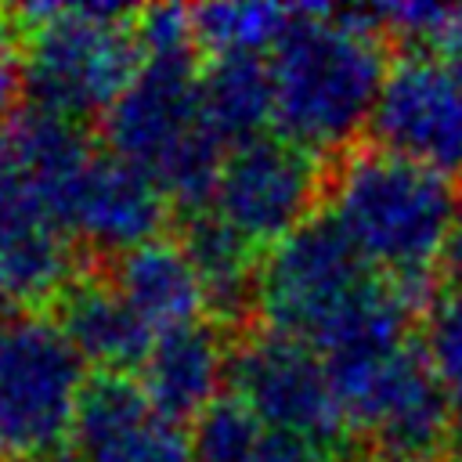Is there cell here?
<instances>
[{"label":"cell","mask_w":462,"mask_h":462,"mask_svg":"<svg viewBox=\"0 0 462 462\" xmlns=\"http://www.w3.org/2000/svg\"><path fill=\"white\" fill-rule=\"evenodd\" d=\"M328 173L307 148L263 134L227 148L213 184V209L260 256L318 213Z\"/></svg>","instance_id":"cell-10"},{"label":"cell","mask_w":462,"mask_h":462,"mask_svg":"<svg viewBox=\"0 0 462 462\" xmlns=\"http://www.w3.org/2000/svg\"><path fill=\"white\" fill-rule=\"evenodd\" d=\"M231 393H238L271 433L300 437L346 458L350 426L332 372L318 350L274 328H245L231 343Z\"/></svg>","instance_id":"cell-7"},{"label":"cell","mask_w":462,"mask_h":462,"mask_svg":"<svg viewBox=\"0 0 462 462\" xmlns=\"http://www.w3.org/2000/svg\"><path fill=\"white\" fill-rule=\"evenodd\" d=\"M249 462H343V455H332L325 448H314L300 437H285V433H267V440L260 444V451Z\"/></svg>","instance_id":"cell-23"},{"label":"cell","mask_w":462,"mask_h":462,"mask_svg":"<svg viewBox=\"0 0 462 462\" xmlns=\"http://www.w3.org/2000/svg\"><path fill=\"white\" fill-rule=\"evenodd\" d=\"M426 354L440 379L448 419H451V444L462 455V292H437L426 318Z\"/></svg>","instance_id":"cell-21"},{"label":"cell","mask_w":462,"mask_h":462,"mask_svg":"<svg viewBox=\"0 0 462 462\" xmlns=\"http://www.w3.org/2000/svg\"><path fill=\"white\" fill-rule=\"evenodd\" d=\"M383 282L321 209L260 256L256 310L263 328L318 350Z\"/></svg>","instance_id":"cell-6"},{"label":"cell","mask_w":462,"mask_h":462,"mask_svg":"<svg viewBox=\"0 0 462 462\" xmlns=\"http://www.w3.org/2000/svg\"><path fill=\"white\" fill-rule=\"evenodd\" d=\"M22 90V40L11 14H0V119L14 108Z\"/></svg>","instance_id":"cell-22"},{"label":"cell","mask_w":462,"mask_h":462,"mask_svg":"<svg viewBox=\"0 0 462 462\" xmlns=\"http://www.w3.org/2000/svg\"><path fill=\"white\" fill-rule=\"evenodd\" d=\"M437 462H462V458H437Z\"/></svg>","instance_id":"cell-25"},{"label":"cell","mask_w":462,"mask_h":462,"mask_svg":"<svg viewBox=\"0 0 462 462\" xmlns=\"http://www.w3.org/2000/svg\"><path fill=\"white\" fill-rule=\"evenodd\" d=\"M170 209V199L141 170L116 159L112 152H97L51 213L72 242H83L94 256L112 260L126 249L162 238Z\"/></svg>","instance_id":"cell-12"},{"label":"cell","mask_w":462,"mask_h":462,"mask_svg":"<svg viewBox=\"0 0 462 462\" xmlns=\"http://www.w3.org/2000/svg\"><path fill=\"white\" fill-rule=\"evenodd\" d=\"M440 292H462V202H458V213H455V224L448 231L444 256H440Z\"/></svg>","instance_id":"cell-24"},{"label":"cell","mask_w":462,"mask_h":462,"mask_svg":"<svg viewBox=\"0 0 462 462\" xmlns=\"http://www.w3.org/2000/svg\"><path fill=\"white\" fill-rule=\"evenodd\" d=\"M267 426L238 393H220L191 422V462H249L267 440Z\"/></svg>","instance_id":"cell-20"},{"label":"cell","mask_w":462,"mask_h":462,"mask_svg":"<svg viewBox=\"0 0 462 462\" xmlns=\"http://www.w3.org/2000/svg\"><path fill=\"white\" fill-rule=\"evenodd\" d=\"M87 361L40 310H0V462H58L87 390Z\"/></svg>","instance_id":"cell-5"},{"label":"cell","mask_w":462,"mask_h":462,"mask_svg":"<svg viewBox=\"0 0 462 462\" xmlns=\"http://www.w3.org/2000/svg\"><path fill=\"white\" fill-rule=\"evenodd\" d=\"M231 336L217 318H202L170 332H159L144 365L141 386L173 422H195L224 390L231 372Z\"/></svg>","instance_id":"cell-15"},{"label":"cell","mask_w":462,"mask_h":462,"mask_svg":"<svg viewBox=\"0 0 462 462\" xmlns=\"http://www.w3.org/2000/svg\"><path fill=\"white\" fill-rule=\"evenodd\" d=\"M180 245L188 249L202 278L217 321H238L249 307H256L260 253L242 235H235L213 209L180 217Z\"/></svg>","instance_id":"cell-17"},{"label":"cell","mask_w":462,"mask_h":462,"mask_svg":"<svg viewBox=\"0 0 462 462\" xmlns=\"http://www.w3.org/2000/svg\"><path fill=\"white\" fill-rule=\"evenodd\" d=\"M101 267L155 336L202 321V314L209 310L202 278L180 238H152L137 249L101 260Z\"/></svg>","instance_id":"cell-16"},{"label":"cell","mask_w":462,"mask_h":462,"mask_svg":"<svg viewBox=\"0 0 462 462\" xmlns=\"http://www.w3.org/2000/svg\"><path fill=\"white\" fill-rule=\"evenodd\" d=\"M267 61L274 134L318 159H339L372 123L390 69L368 7H300Z\"/></svg>","instance_id":"cell-2"},{"label":"cell","mask_w":462,"mask_h":462,"mask_svg":"<svg viewBox=\"0 0 462 462\" xmlns=\"http://www.w3.org/2000/svg\"><path fill=\"white\" fill-rule=\"evenodd\" d=\"M296 14L285 4H202L191 7V29L202 54H271Z\"/></svg>","instance_id":"cell-19"},{"label":"cell","mask_w":462,"mask_h":462,"mask_svg":"<svg viewBox=\"0 0 462 462\" xmlns=\"http://www.w3.org/2000/svg\"><path fill=\"white\" fill-rule=\"evenodd\" d=\"M123 4H22V90L32 108L87 123L105 116L141 69L134 18Z\"/></svg>","instance_id":"cell-4"},{"label":"cell","mask_w":462,"mask_h":462,"mask_svg":"<svg viewBox=\"0 0 462 462\" xmlns=\"http://www.w3.org/2000/svg\"><path fill=\"white\" fill-rule=\"evenodd\" d=\"M350 440L365 462H437L451 444L440 379L422 343H408L339 393Z\"/></svg>","instance_id":"cell-9"},{"label":"cell","mask_w":462,"mask_h":462,"mask_svg":"<svg viewBox=\"0 0 462 462\" xmlns=\"http://www.w3.org/2000/svg\"><path fill=\"white\" fill-rule=\"evenodd\" d=\"M202 61V51L141 58L130 87L101 116L105 148L141 170L180 217L209 206L227 155L206 116Z\"/></svg>","instance_id":"cell-3"},{"label":"cell","mask_w":462,"mask_h":462,"mask_svg":"<svg viewBox=\"0 0 462 462\" xmlns=\"http://www.w3.org/2000/svg\"><path fill=\"white\" fill-rule=\"evenodd\" d=\"M69 462H191V440L134 375H90L69 437Z\"/></svg>","instance_id":"cell-13"},{"label":"cell","mask_w":462,"mask_h":462,"mask_svg":"<svg viewBox=\"0 0 462 462\" xmlns=\"http://www.w3.org/2000/svg\"><path fill=\"white\" fill-rule=\"evenodd\" d=\"M51 307H54V321L61 325V332L72 339V346L87 365H97V372H123V375L141 372L155 343V332L112 285L101 263H94L90 271L79 267Z\"/></svg>","instance_id":"cell-14"},{"label":"cell","mask_w":462,"mask_h":462,"mask_svg":"<svg viewBox=\"0 0 462 462\" xmlns=\"http://www.w3.org/2000/svg\"><path fill=\"white\" fill-rule=\"evenodd\" d=\"M325 202V213L368 267L415 307L437 300L444 242L462 202L448 177L375 144L350 148L332 162Z\"/></svg>","instance_id":"cell-1"},{"label":"cell","mask_w":462,"mask_h":462,"mask_svg":"<svg viewBox=\"0 0 462 462\" xmlns=\"http://www.w3.org/2000/svg\"><path fill=\"white\" fill-rule=\"evenodd\" d=\"M368 134L375 148L462 180V47H404L386 69Z\"/></svg>","instance_id":"cell-8"},{"label":"cell","mask_w":462,"mask_h":462,"mask_svg":"<svg viewBox=\"0 0 462 462\" xmlns=\"http://www.w3.org/2000/svg\"><path fill=\"white\" fill-rule=\"evenodd\" d=\"M76 271V242L51 217L0 126V310L51 307Z\"/></svg>","instance_id":"cell-11"},{"label":"cell","mask_w":462,"mask_h":462,"mask_svg":"<svg viewBox=\"0 0 462 462\" xmlns=\"http://www.w3.org/2000/svg\"><path fill=\"white\" fill-rule=\"evenodd\" d=\"M202 101L227 148L263 137L274 126V83L267 54H209L202 61Z\"/></svg>","instance_id":"cell-18"}]
</instances>
